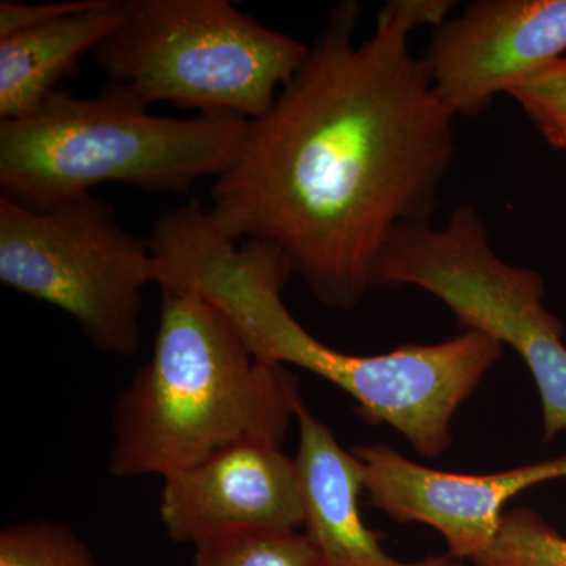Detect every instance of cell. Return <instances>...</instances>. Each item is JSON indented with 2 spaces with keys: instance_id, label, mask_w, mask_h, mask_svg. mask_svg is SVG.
<instances>
[{
  "instance_id": "8",
  "label": "cell",
  "mask_w": 566,
  "mask_h": 566,
  "mask_svg": "<svg viewBox=\"0 0 566 566\" xmlns=\"http://www.w3.org/2000/svg\"><path fill=\"white\" fill-rule=\"evenodd\" d=\"M422 61L453 117H476L566 52V0H479L436 25Z\"/></svg>"
},
{
  "instance_id": "7",
  "label": "cell",
  "mask_w": 566,
  "mask_h": 566,
  "mask_svg": "<svg viewBox=\"0 0 566 566\" xmlns=\"http://www.w3.org/2000/svg\"><path fill=\"white\" fill-rule=\"evenodd\" d=\"M379 286H417L476 331L515 349L534 378L546 441L566 433L564 323L545 307L538 271L506 263L475 207L458 205L444 226L398 230L379 264Z\"/></svg>"
},
{
  "instance_id": "3",
  "label": "cell",
  "mask_w": 566,
  "mask_h": 566,
  "mask_svg": "<svg viewBox=\"0 0 566 566\" xmlns=\"http://www.w3.org/2000/svg\"><path fill=\"white\" fill-rule=\"evenodd\" d=\"M161 296L150 360L115 405L111 474L166 479L233 446L281 447L304 405L296 376L256 359L199 293Z\"/></svg>"
},
{
  "instance_id": "17",
  "label": "cell",
  "mask_w": 566,
  "mask_h": 566,
  "mask_svg": "<svg viewBox=\"0 0 566 566\" xmlns=\"http://www.w3.org/2000/svg\"><path fill=\"white\" fill-rule=\"evenodd\" d=\"M96 0H66V2L24 3L13 0L0 2V40L35 25L46 24L69 14L91 9Z\"/></svg>"
},
{
  "instance_id": "4",
  "label": "cell",
  "mask_w": 566,
  "mask_h": 566,
  "mask_svg": "<svg viewBox=\"0 0 566 566\" xmlns=\"http://www.w3.org/2000/svg\"><path fill=\"white\" fill-rule=\"evenodd\" d=\"M234 117H158L125 88L95 98L57 91L39 109L0 120L2 197L43 208L103 185L185 193L226 172L251 133Z\"/></svg>"
},
{
  "instance_id": "10",
  "label": "cell",
  "mask_w": 566,
  "mask_h": 566,
  "mask_svg": "<svg viewBox=\"0 0 566 566\" xmlns=\"http://www.w3.org/2000/svg\"><path fill=\"white\" fill-rule=\"evenodd\" d=\"M159 517L174 542L297 531L305 510L296 461L281 447L245 442L164 479Z\"/></svg>"
},
{
  "instance_id": "6",
  "label": "cell",
  "mask_w": 566,
  "mask_h": 566,
  "mask_svg": "<svg viewBox=\"0 0 566 566\" xmlns=\"http://www.w3.org/2000/svg\"><path fill=\"white\" fill-rule=\"evenodd\" d=\"M0 282L69 314L99 352L129 357L155 259L93 193L43 210L0 196Z\"/></svg>"
},
{
  "instance_id": "15",
  "label": "cell",
  "mask_w": 566,
  "mask_h": 566,
  "mask_svg": "<svg viewBox=\"0 0 566 566\" xmlns=\"http://www.w3.org/2000/svg\"><path fill=\"white\" fill-rule=\"evenodd\" d=\"M0 566L99 565L73 528L54 521H28L0 532Z\"/></svg>"
},
{
  "instance_id": "12",
  "label": "cell",
  "mask_w": 566,
  "mask_h": 566,
  "mask_svg": "<svg viewBox=\"0 0 566 566\" xmlns=\"http://www.w3.org/2000/svg\"><path fill=\"white\" fill-rule=\"evenodd\" d=\"M125 9L126 0H96L91 9L0 40V120L39 109L122 24Z\"/></svg>"
},
{
  "instance_id": "14",
  "label": "cell",
  "mask_w": 566,
  "mask_h": 566,
  "mask_svg": "<svg viewBox=\"0 0 566 566\" xmlns=\"http://www.w3.org/2000/svg\"><path fill=\"white\" fill-rule=\"evenodd\" d=\"M474 566H566V536L531 509L505 513L494 542Z\"/></svg>"
},
{
  "instance_id": "16",
  "label": "cell",
  "mask_w": 566,
  "mask_h": 566,
  "mask_svg": "<svg viewBox=\"0 0 566 566\" xmlns=\"http://www.w3.org/2000/svg\"><path fill=\"white\" fill-rule=\"evenodd\" d=\"M543 139L566 153V55L549 63L510 93Z\"/></svg>"
},
{
  "instance_id": "1",
  "label": "cell",
  "mask_w": 566,
  "mask_h": 566,
  "mask_svg": "<svg viewBox=\"0 0 566 566\" xmlns=\"http://www.w3.org/2000/svg\"><path fill=\"white\" fill-rule=\"evenodd\" d=\"M453 6L389 0L360 44L363 7L335 6L237 161L214 178L207 211L216 229L277 249L335 311L378 289L398 230L430 223L455 159V117L409 44Z\"/></svg>"
},
{
  "instance_id": "13",
  "label": "cell",
  "mask_w": 566,
  "mask_h": 566,
  "mask_svg": "<svg viewBox=\"0 0 566 566\" xmlns=\"http://www.w3.org/2000/svg\"><path fill=\"white\" fill-rule=\"evenodd\" d=\"M192 566H326L311 536L300 531H259L199 543Z\"/></svg>"
},
{
  "instance_id": "11",
  "label": "cell",
  "mask_w": 566,
  "mask_h": 566,
  "mask_svg": "<svg viewBox=\"0 0 566 566\" xmlns=\"http://www.w3.org/2000/svg\"><path fill=\"white\" fill-rule=\"evenodd\" d=\"M296 461L305 510V534L326 566H461L457 558H430L420 564L395 560L379 536L365 526L359 499L363 464L337 441L333 431L301 406Z\"/></svg>"
},
{
  "instance_id": "9",
  "label": "cell",
  "mask_w": 566,
  "mask_h": 566,
  "mask_svg": "<svg viewBox=\"0 0 566 566\" xmlns=\"http://www.w3.org/2000/svg\"><path fill=\"white\" fill-rule=\"evenodd\" d=\"M363 464L368 502L401 524L434 528L457 560L475 556L494 542L504 506L539 483L566 479V455L485 475L455 474L417 464L392 447L353 450Z\"/></svg>"
},
{
  "instance_id": "2",
  "label": "cell",
  "mask_w": 566,
  "mask_h": 566,
  "mask_svg": "<svg viewBox=\"0 0 566 566\" xmlns=\"http://www.w3.org/2000/svg\"><path fill=\"white\" fill-rule=\"evenodd\" d=\"M150 244L161 289L199 293L227 316L256 359L326 379L356 401L367 422L389 424L420 457L449 449L458 408L504 353L476 331L375 356L324 345L283 303L293 274L289 260L259 241L238 244L223 237L199 202L159 216Z\"/></svg>"
},
{
  "instance_id": "5",
  "label": "cell",
  "mask_w": 566,
  "mask_h": 566,
  "mask_svg": "<svg viewBox=\"0 0 566 566\" xmlns=\"http://www.w3.org/2000/svg\"><path fill=\"white\" fill-rule=\"evenodd\" d=\"M227 0H126L122 24L93 59L145 106L260 120L308 54Z\"/></svg>"
}]
</instances>
